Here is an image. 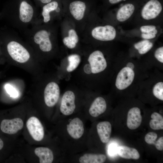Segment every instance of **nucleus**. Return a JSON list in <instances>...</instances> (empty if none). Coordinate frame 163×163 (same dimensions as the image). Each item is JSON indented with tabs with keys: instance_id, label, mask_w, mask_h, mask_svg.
Listing matches in <instances>:
<instances>
[{
	"instance_id": "nucleus-1",
	"label": "nucleus",
	"mask_w": 163,
	"mask_h": 163,
	"mask_svg": "<svg viewBox=\"0 0 163 163\" xmlns=\"http://www.w3.org/2000/svg\"><path fill=\"white\" fill-rule=\"evenodd\" d=\"M39 13L29 0H13L7 14L11 25L22 31L37 23Z\"/></svg>"
},
{
	"instance_id": "nucleus-2",
	"label": "nucleus",
	"mask_w": 163,
	"mask_h": 163,
	"mask_svg": "<svg viewBox=\"0 0 163 163\" xmlns=\"http://www.w3.org/2000/svg\"><path fill=\"white\" fill-rule=\"evenodd\" d=\"M24 38L44 53L50 52L56 37L54 27L51 24H35L22 31Z\"/></svg>"
},
{
	"instance_id": "nucleus-3",
	"label": "nucleus",
	"mask_w": 163,
	"mask_h": 163,
	"mask_svg": "<svg viewBox=\"0 0 163 163\" xmlns=\"http://www.w3.org/2000/svg\"><path fill=\"white\" fill-rule=\"evenodd\" d=\"M6 48L10 57L15 61L20 63L28 61L30 57V53L23 45L18 34L13 30L9 33Z\"/></svg>"
},
{
	"instance_id": "nucleus-4",
	"label": "nucleus",
	"mask_w": 163,
	"mask_h": 163,
	"mask_svg": "<svg viewBox=\"0 0 163 163\" xmlns=\"http://www.w3.org/2000/svg\"><path fill=\"white\" fill-rule=\"evenodd\" d=\"M134 67L132 63L129 62L126 66L120 70L117 75L115 82V86L118 89H125L132 83L135 77V72L133 70Z\"/></svg>"
},
{
	"instance_id": "nucleus-5",
	"label": "nucleus",
	"mask_w": 163,
	"mask_h": 163,
	"mask_svg": "<svg viewBox=\"0 0 163 163\" xmlns=\"http://www.w3.org/2000/svg\"><path fill=\"white\" fill-rule=\"evenodd\" d=\"M58 2L53 0L42 6V9L38 17L37 23L50 24V22L59 12Z\"/></svg>"
},
{
	"instance_id": "nucleus-6",
	"label": "nucleus",
	"mask_w": 163,
	"mask_h": 163,
	"mask_svg": "<svg viewBox=\"0 0 163 163\" xmlns=\"http://www.w3.org/2000/svg\"><path fill=\"white\" fill-rule=\"evenodd\" d=\"M162 10V3L159 0H148L142 7L141 16L145 20L153 19L160 14Z\"/></svg>"
},
{
	"instance_id": "nucleus-7",
	"label": "nucleus",
	"mask_w": 163,
	"mask_h": 163,
	"mask_svg": "<svg viewBox=\"0 0 163 163\" xmlns=\"http://www.w3.org/2000/svg\"><path fill=\"white\" fill-rule=\"evenodd\" d=\"M91 34L94 39L107 41L112 40L115 38L116 31L113 26L107 25L95 27L92 29Z\"/></svg>"
},
{
	"instance_id": "nucleus-8",
	"label": "nucleus",
	"mask_w": 163,
	"mask_h": 163,
	"mask_svg": "<svg viewBox=\"0 0 163 163\" xmlns=\"http://www.w3.org/2000/svg\"><path fill=\"white\" fill-rule=\"evenodd\" d=\"M88 61L91 68L92 73L97 74L104 71L107 68L106 60L102 52L96 50L89 56Z\"/></svg>"
},
{
	"instance_id": "nucleus-9",
	"label": "nucleus",
	"mask_w": 163,
	"mask_h": 163,
	"mask_svg": "<svg viewBox=\"0 0 163 163\" xmlns=\"http://www.w3.org/2000/svg\"><path fill=\"white\" fill-rule=\"evenodd\" d=\"M60 95V89L56 82H51L46 86L44 92L45 102L48 107H52L57 102Z\"/></svg>"
},
{
	"instance_id": "nucleus-10",
	"label": "nucleus",
	"mask_w": 163,
	"mask_h": 163,
	"mask_svg": "<svg viewBox=\"0 0 163 163\" xmlns=\"http://www.w3.org/2000/svg\"><path fill=\"white\" fill-rule=\"evenodd\" d=\"M26 126L32 137L35 140H42L44 136L43 126L37 117H32L26 122Z\"/></svg>"
},
{
	"instance_id": "nucleus-11",
	"label": "nucleus",
	"mask_w": 163,
	"mask_h": 163,
	"mask_svg": "<svg viewBox=\"0 0 163 163\" xmlns=\"http://www.w3.org/2000/svg\"><path fill=\"white\" fill-rule=\"evenodd\" d=\"M75 96L73 92L66 91L64 94L61 100L60 109L61 112L65 115H69L74 112L75 108Z\"/></svg>"
},
{
	"instance_id": "nucleus-12",
	"label": "nucleus",
	"mask_w": 163,
	"mask_h": 163,
	"mask_svg": "<svg viewBox=\"0 0 163 163\" xmlns=\"http://www.w3.org/2000/svg\"><path fill=\"white\" fill-rule=\"evenodd\" d=\"M23 126V122L22 120L16 118L11 120H3L1 123L0 128L3 133L13 134L21 130Z\"/></svg>"
},
{
	"instance_id": "nucleus-13",
	"label": "nucleus",
	"mask_w": 163,
	"mask_h": 163,
	"mask_svg": "<svg viewBox=\"0 0 163 163\" xmlns=\"http://www.w3.org/2000/svg\"><path fill=\"white\" fill-rule=\"evenodd\" d=\"M142 120L140 109L138 107L132 108L128 111L127 119V126L130 129H137L140 125Z\"/></svg>"
},
{
	"instance_id": "nucleus-14",
	"label": "nucleus",
	"mask_w": 163,
	"mask_h": 163,
	"mask_svg": "<svg viewBox=\"0 0 163 163\" xmlns=\"http://www.w3.org/2000/svg\"><path fill=\"white\" fill-rule=\"evenodd\" d=\"M67 131L73 138L78 139L83 134L84 127L82 121L78 118L73 119L67 126Z\"/></svg>"
},
{
	"instance_id": "nucleus-15",
	"label": "nucleus",
	"mask_w": 163,
	"mask_h": 163,
	"mask_svg": "<svg viewBox=\"0 0 163 163\" xmlns=\"http://www.w3.org/2000/svg\"><path fill=\"white\" fill-rule=\"evenodd\" d=\"M86 8V3L81 0L73 1L70 3L69 5L70 13L77 21H80L83 19Z\"/></svg>"
},
{
	"instance_id": "nucleus-16",
	"label": "nucleus",
	"mask_w": 163,
	"mask_h": 163,
	"mask_svg": "<svg viewBox=\"0 0 163 163\" xmlns=\"http://www.w3.org/2000/svg\"><path fill=\"white\" fill-rule=\"evenodd\" d=\"M107 108V104L105 99L99 97L94 100L89 110L90 115L93 117H96L105 112Z\"/></svg>"
},
{
	"instance_id": "nucleus-17",
	"label": "nucleus",
	"mask_w": 163,
	"mask_h": 163,
	"mask_svg": "<svg viewBox=\"0 0 163 163\" xmlns=\"http://www.w3.org/2000/svg\"><path fill=\"white\" fill-rule=\"evenodd\" d=\"M97 131L102 142L106 143L109 141L112 127L110 123L107 121L101 122L97 125Z\"/></svg>"
},
{
	"instance_id": "nucleus-18",
	"label": "nucleus",
	"mask_w": 163,
	"mask_h": 163,
	"mask_svg": "<svg viewBox=\"0 0 163 163\" xmlns=\"http://www.w3.org/2000/svg\"><path fill=\"white\" fill-rule=\"evenodd\" d=\"M135 9V5L133 3H126L118 9L116 18L120 22H124L128 20L132 15Z\"/></svg>"
},
{
	"instance_id": "nucleus-19",
	"label": "nucleus",
	"mask_w": 163,
	"mask_h": 163,
	"mask_svg": "<svg viewBox=\"0 0 163 163\" xmlns=\"http://www.w3.org/2000/svg\"><path fill=\"white\" fill-rule=\"evenodd\" d=\"M117 152L121 158L126 159L137 160L140 154L135 149L126 146H120L117 148Z\"/></svg>"
},
{
	"instance_id": "nucleus-20",
	"label": "nucleus",
	"mask_w": 163,
	"mask_h": 163,
	"mask_svg": "<svg viewBox=\"0 0 163 163\" xmlns=\"http://www.w3.org/2000/svg\"><path fill=\"white\" fill-rule=\"evenodd\" d=\"M34 153L39 158L40 163H51L53 160V152L50 149L44 147L36 148Z\"/></svg>"
},
{
	"instance_id": "nucleus-21",
	"label": "nucleus",
	"mask_w": 163,
	"mask_h": 163,
	"mask_svg": "<svg viewBox=\"0 0 163 163\" xmlns=\"http://www.w3.org/2000/svg\"><path fill=\"white\" fill-rule=\"evenodd\" d=\"M106 159L104 154L86 153L80 157L79 161L81 163H103Z\"/></svg>"
},
{
	"instance_id": "nucleus-22",
	"label": "nucleus",
	"mask_w": 163,
	"mask_h": 163,
	"mask_svg": "<svg viewBox=\"0 0 163 163\" xmlns=\"http://www.w3.org/2000/svg\"><path fill=\"white\" fill-rule=\"evenodd\" d=\"M152 119L149 122L150 127L154 130L163 129V117L159 113L154 112L151 116Z\"/></svg>"
},
{
	"instance_id": "nucleus-23",
	"label": "nucleus",
	"mask_w": 163,
	"mask_h": 163,
	"mask_svg": "<svg viewBox=\"0 0 163 163\" xmlns=\"http://www.w3.org/2000/svg\"><path fill=\"white\" fill-rule=\"evenodd\" d=\"M68 59L69 64L66 70L67 72H70L77 68L81 62V58L78 55L73 54L69 55Z\"/></svg>"
},
{
	"instance_id": "nucleus-24",
	"label": "nucleus",
	"mask_w": 163,
	"mask_h": 163,
	"mask_svg": "<svg viewBox=\"0 0 163 163\" xmlns=\"http://www.w3.org/2000/svg\"><path fill=\"white\" fill-rule=\"evenodd\" d=\"M152 92L157 98L163 101V82H159L156 83L152 88Z\"/></svg>"
},
{
	"instance_id": "nucleus-25",
	"label": "nucleus",
	"mask_w": 163,
	"mask_h": 163,
	"mask_svg": "<svg viewBox=\"0 0 163 163\" xmlns=\"http://www.w3.org/2000/svg\"><path fill=\"white\" fill-rule=\"evenodd\" d=\"M157 137L158 135L156 133L150 132L145 135V140L148 144L154 145Z\"/></svg>"
},
{
	"instance_id": "nucleus-26",
	"label": "nucleus",
	"mask_w": 163,
	"mask_h": 163,
	"mask_svg": "<svg viewBox=\"0 0 163 163\" xmlns=\"http://www.w3.org/2000/svg\"><path fill=\"white\" fill-rule=\"evenodd\" d=\"M5 88L7 93L13 98H16L19 96V93L17 89L9 84H6Z\"/></svg>"
},
{
	"instance_id": "nucleus-27",
	"label": "nucleus",
	"mask_w": 163,
	"mask_h": 163,
	"mask_svg": "<svg viewBox=\"0 0 163 163\" xmlns=\"http://www.w3.org/2000/svg\"><path fill=\"white\" fill-rule=\"evenodd\" d=\"M62 42L65 46L70 49L74 48L77 44L74 40L69 36L64 37L62 40Z\"/></svg>"
},
{
	"instance_id": "nucleus-28",
	"label": "nucleus",
	"mask_w": 163,
	"mask_h": 163,
	"mask_svg": "<svg viewBox=\"0 0 163 163\" xmlns=\"http://www.w3.org/2000/svg\"><path fill=\"white\" fill-rule=\"evenodd\" d=\"M155 58L159 62L163 63V47L161 46L158 48L154 53Z\"/></svg>"
},
{
	"instance_id": "nucleus-29",
	"label": "nucleus",
	"mask_w": 163,
	"mask_h": 163,
	"mask_svg": "<svg viewBox=\"0 0 163 163\" xmlns=\"http://www.w3.org/2000/svg\"><path fill=\"white\" fill-rule=\"evenodd\" d=\"M153 46L152 43L149 42L138 50V53L141 55L145 54L151 49Z\"/></svg>"
},
{
	"instance_id": "nucleus-30",
	"label": "nucleus",
	"mask_w": 163,
	"mask_h": 163,
	"mask_svg": "<svg viewBox=\"0 0 163 163\" xmlns=\"http://www.w3.org/2000/svg\"><path fill=\"white\" fill-rule=\"evenodd\" d=\"M156 27L153 25H144L140 27V30L142 33H149L156 29Z\"/></svg>"
},
{
	"instance_id": "nucleus-31",
	"label": "nucleus",
	"mask_w": 163,
	"mask_h": 163,
	"mask_svg": "<svg viewBox=\"0 0 163 163\" xmlns=\"http://www.w3.org/2000/svg\"><path fill=\"white\" fill-rule=\"evenodd\" d=\"M68 36L72 38L77 44L79 41V37L75 30L73 29L69 30L68 32Z\"/></svg>"
},
{
	"instance_id": "nucleus-32",
	"label": "nucleus",
	"mask_w": 163,
	"mask_h": 163,
	"mask_svg": "<svg viewBox=\"0 0 163 163\" xmlns=\"http://www.w3.org/2000/svg\"><path fill=\"white\" fill-rule=\"evenodd\" d=\"M155 148L158 150L162 151L163 150V137L159 138L156 141L154 144Z\"/></svg>"
},
{
	"instance_id": "nucleus-33",
	"label": "nucleus",
	"mask_w": 163,
	"mask_h": 163,
	"mask_svg": "<svg viewBox=\"0 0 163 163\" xmlns=\"http://www.w3.org/2000/svg\"><path fill=\"white\" fill-rule=\"evenodd\" d=\"M149 42V41L148 40L141 41L136 43L134 45V47L135 49L138 50Z\"/></svg>"
},
{
	"instance_id": "nucleus-34",
	"label": "nucleus",
	"mask_w": 163,
	"mask_h": 163,
	"mask_svg": "<svg viewBox=\"0 0 163 163\" xmlns=\"http://www.w3.org/2000/svg\"><path fill=\"white\" fill-rule=\"evenodd\" d=\"M155 37L156 35L153 34L151 32L147 33H142L141 34L142 37L145 40L152 39L155 38Z\"/></svg>"
},
{
	"instance_id": "nucleus-35",
	"label": "nucleus",
	"mask_w": 163,
	"mask_h": 163,
	"mask_svg": "<svg viewBox=\"0 0 163 163\" xmlns=\"http://www.w3.org/2000/svg\"><path fill=\"white\" fill-rule=\"evenodd\" d=\"M37 4L40 6H42L43 5L47 4L53 0H34Z\"/></svg>"
},
{
	"instance_id": "nucleus-36",
	"label": "nucleus",
	"mask_w": 163,
	"mask_h": 163,
	"mask_svg": "<svg viewBox=\"0 0 163 163\" xmlns=\"http://www.w3.org/2000/svg\"><path fill=\"white\" fill-rule=\"evenodd\" d=\"M83 69L84 72L87 74H90L92 73L91 68L89 64H85L84 67Z\"/></svg>"
},
{
	"instance_id": "nucleus-37",
	"label": "nucleus",
	"mask_w": 163,
	"mask_h": 163,
	"mask_svg": "<svg viewBox=\"0 0 163 163\" xmlns=\"http://www.w3.org/2000/svg\"><path fill=\"white\" fill-rule=\"evenodd\" d=\"M117 148L116 145H113L110 146L109 150V153L110 155H113L117 152Z\"/></svg>"
},
{
	"instance_id": "nucleus-38",
	"label": "nucleus",
	"mask_w": 163,
	"mask_h": 163,
	"mask_svg": "<svg viewBox=\"0 0 163 163\" xmlns=\"http://www.w3.org/2000/svg\"><path fill=\"white\" fill-rule=\"evenodd\" d=\"M125 0H108V3L111 5H113L118 3L122 1Z\"/></svg>"
},
{
	"instance_id": "nucleus-39",
	"label": "nucleus",
	"mask_w": 163,
	"mask_h": 163,
	"mask_svg": "<svg viewBox=\"0 0 163 163\" xmlns=\"http://www.w3.org/2000/svg\"><path fill=\"white\" fill-rule=\"evenodd\" d=\"M4 145V143L3 142L2 140V139H1L0 138V150L2 149L3 148Z\"/></svg>"
}]
</instances>
